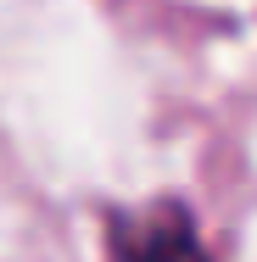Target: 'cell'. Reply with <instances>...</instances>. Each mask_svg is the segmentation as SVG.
Masks as SVG:
<instances>
[{"label":"cell","instance_id":"6da1fadb","mask_svg":"<svg viewBox=\"0 0 257 262\" xmlns=\"http://www.w3.org/2000/svg\"><path fill=\"white\" fill-rule=\"evenodd\" d=\"M106 246L117 257H202V234L179 201H156L140 212L106 217Z\"/></svg>","mask_w":257,"mask_h":262}]
</instances>
